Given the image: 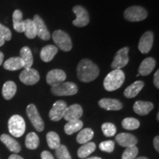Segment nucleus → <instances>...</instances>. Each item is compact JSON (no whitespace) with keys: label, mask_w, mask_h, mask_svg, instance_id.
Here are the masks:
<instances>
[{"label":"nucleus","mask_w":159,"mask_h":159,"mask_svg":"<svg viewBox=\"0 0 159 159\" xmlns=\"http://www.w3.org/2000/svg\"><path fill=\"white\" fill-rule=\"evenodd\" d=\"M72 11L76 15V19L72 21L73 25L78 27H83L89 25L90 18L87 10L80 5H76L73 7Z\"/></svg>","instance_id":"nucleus-8"},{"label":"nucleus","mask_w":159,"mask_h":159,"mask_svg":"<svg viewBox=\"0 0 159 159\" xmlns=\"http://www.w3.org/2000/svg\"><path fill=\"white\" fill-rule=\"evenodd\" d=\"M3 60H4V54L1 51H0V66L2 64Z\"/></svg>","instance_id":"nucleus-43"},{"label":"nucleus","mask_w":159,"mask_h":159,"mask_svg":"<svg viewBox=\"0 0 159 159\" xmlns=\"http://www.w3.org/2000/svg\"><path fill=\"white\" fill-rule=\"evenodd\" d=\"M55 155L57 159H71V157L69 154L68 149L65 145L61 144L55 150Z\"/></svg>","instance_id":"nucleus-36"},{"label":"nucleus","mask_w":159,"mask_h":159,"mask_svg":"<svg viewBox=\"0 0 159 159\" xmlns=\"http://www.w3.org/2000/svg\"><path fill=\"white\" fill-rule=\"evenodd\" d=\"M102 131L106 137H111L116 134V128L113 123L105 122L102 125Z\"/></svg>","instance_id":"nucleus-35"},{"label":"nucleus","mask_w":159,"mask_h":159,"mask_svg":"<svg viewBox=\"0 0 159 159\" xmlns=\"http://www.w3.org/2000/svg\"><path fill=\"white\" fill-rule=\"evenodd\" d=\"M153 144H154V148L156 150L158 151H159V136H157L154 138L153 140Z\"/></svg>","instance_id":"nucleus-41"},{"label":"nucleus","mask_w":159,"mask_h":159,"mask_svg":"<svg viewBox=\"0 0 159 159\" xmlns=\"http://www.w3.org/2000/svg\"><path fill=\"white\" fill-rule=\"evenodd\" d=\"M139 153V150L136 145L126 148L123 152L122 159H135Z\"/></svg>","instance_id":"nucleus-34"},{"label":"nucleus","mask_w":159,"mask_h":159,"mask_svg":"<svg viewBox=\"0 0 159 159\" xmlns=\"http://www.w3.org/2000/svg\"><path fill=\"white\" fill-rule=\"evenodd\" d=\"M116 141L119 145L125 148L134 146L138 143V139L133 134L127 133H121L116 136Z\"/></svg>","instance_id":"nucleus-16"},{"label":"nucleus","mask_w":159,"mask_h":159,"mask_svg":"<svg viewBox=\"0 0 159 159\" xmlns=\"http://www.w3.org/2000/svg\"><path fill=\"white\" fill-rule=\"evenodd\" d=\"M24 33L25 36L29 39H33L37 36L36 26L33 20L27 19L25 20V27Z\"/></svg>","instance_id":"nucleus-27"},{"label":"nucleus","mask_w":159,"mask_h":159,"mask_svg":"<svg viewBox=\"0 0 159 159\" xmlns=\"http://www.w3.org/2000/svg\"><path fill=\"white\" fill-rule=\"evenodd\" d=\"M67 108V105L64 101L58 100L56 101L52 105V108L49 111V118L53 122L60 121L63 117L66 108Z\"/></svg>","instance_id":"nucleus-11"},{"label":"nucleus","mask_w":159,"mask_h":159,"mask_svg":"<svg viewBox=\"0 0 159 159\" xmlns=\"http://www.w3.org/2000/svg\"><path fill=\"white\" fill-rule=\"evenodd\" d=\"M47 142L49 148L52 150H56L61 145V140L57 134L53 131L49 132L47 134Z\"/></svg>","instance_id":"nucleus-32"},{"label":"nucleus","mask_w":159,"mask_h":159,"mask_svg":"<svg viewBox=\"0 0 159 159\" xmlns=\"http://www.w3.org/2000/svg\"><path fill=\"white\" fill-rule=\"evenodd\" d=\"M52 37L55 44L62 51L69 52L72 48V42H71V38L66 32L57 30L54 31Z\"/></svg>","instance_id":"nucleus-4"},{"label":"nucleus","mask_w":159,"mask_h":159,"mask_svg":"<svg viewBox=\"0 0 159 159\" xmlns=\"http://www.w3.org/2000/svg\"><path fill=\"white\" fill-rule=\"evenodd\" d=\"M135 159H149V158H147V157L142 156V157H139V158H136Z\"/></svg>","instance_id":"nucleus-46"},{"label":"nucleus","mask_w":159,"mask_h":159,"mask_svg":"<svg viewBox=\"0 0 159 159\" xmlns=\"http://www.w3.org/2000/svg\"><path fill=\"white\" fill-rule=\"evenodd\" d=\"M25 145L30 150H35L39 145V138L34 132L30 133L25 139Z\"/></svg>","instance_id":"nucleus-31"},{"label":"nucleus","mask_w":159,"mask_h":159,"mask_svg":"<svg viewBox=\"0 0 159 159\" xmlns=\"http://www.w3.org/2000/svg\"><path fill=\"white\" fill-rule=\"evenodd\" d=\"M99 105L107 111H119L122 108V104L118 99L103 98L99 101Z\"/></svg>","instance_id":"nucleus-17"},{"label":"nucleus","mask_w":159,"mask_h":159,"mask_svg":"<svg viewBox=\"0 0 159 159\" xmlns=\"http://www.w3.org/2000/svg\"><path fill=\"white\" fill-rule=\"evenodd\" d=\"M0 35H2L5 39V41H9L12 38L11 30L1 23H0Z\"/></svg>","instance_id":"nucleus-38"},{"label":"nucleus","mask_w":159,"mask_h":159,"mask_svg":"<svg viewBox=\"0 0 159 159\" xmlns=\"http://www.w3.org/2000/svg\"><path fill=\"white\" fill-rule=\"evenodd\" d=\"M5 42V39H4V38L2 36V35H0V47L3 46Z\"/></svg>","instance_id":"nucleus-44"},{"label":"nucleus","mask_w":159,"mask_h":159,"mask_svg":"<svg viewBox=\"0 0 159 159\" xmlns=\"http://www.w3.org/2000/svg\"><path fill=\"white\" fill-rule=\"evenodd\" d=\"M124 16L128 21L136 22L146 19L148 17V12L141 6H132L125 10Z\"/></svg>","instance_id":"nucleus-6"},{"label":"nucleus","mask_w":159,"mask_h":159,"mask_svg":"<svg viewBox=\"0 0 159 159\" xmlns=\"http://www.w3.org/2000/svg\"><path fill=\"white\" fill-rule=\"evenodd\" d=\"M154 41V35L152 32L148 31L144 33L141 37L140 41H139L138 48L139 51L142 54H147L151 50Z\"/></svg>","instance_id":"nucleus-13"},{"label":"nucleus","mask_w":159,"mask_h":159,"mask_svg":"<svg viewBox=\"0 0 159 159\" xmlns=\"http://www.w3.org/2000/svg\"><path fill=\"white\" fill-rule=\"evenodd\" d=\"M8 130L12 136L16 138L22 136L26 130L25 121L19 115H13L8 121Z\"/></svg>","instance_id":"nucleus-3"},{"label":"nucleus","mask_w":159,"mask_h":159,"mask_svg":"<svg viewBox=\"0 0 159 159\" xmlns=\"http://www.w3.org/2000/svg\"><path fill=\"white\" fill-rule=\"evenodd\" d=\"M33 21L36 26L37 36H39L43 41H48L49 39H50V33L42 18L39 15H35L33 18Z\"/></svg>","instance_id":"nucleus-14"},{"label":"nucleus","mask_w":159,"mask_h":159,"mask_svg":"<svg viewBox=\"0 0 159 159\" xmlns=\"http://www.w3.org/2000/svg\"><path fill=\"white\" fill-rule=\"evenodd\" d=\"M158 116H159V114H158H158H157V120H159V118H158Z\"/></svg>","instance_id":"nucleus-47"},{"label":"nucleus","mask_w":159,"mask_h":159,"mask_svg":"<svg viewBox=\"0 0 159 159\" xmlns=\"http://www.w3.org/2000/svg\"><path fill=\"white\" fill-rule=\"evenodd\" d=\"M122 127L126 130H136L140 126V122L138 119L132 118V117H128V118H125L123 119L122 122Z\"/></svg>","instance_id":"nucleus-33"},{"label":"nucleus","mask_w":159,"mask_h":159,"mask_svg":"<svg viewBox=\"0 0 159 159\" xmlns=\"http://www.w3.org/2000/svg\"><path fill=\"white\" fill-rule=\"evenodd\" d=\"M19 79L21 83L27 85L36 84L40 80L39 71L35 69H25L19 75Z\"/></svg>","instance_id":"nucleus-10"},{"label":"nucleus","mask_w":159,"mask_h":159,"mask_svg":"<svg viewBox=\"0 0 159 159\" xmlns=\"http://www.w3.org/2000/svg\"><path fill=\"white\" fill-rule=\"evenodd\" d=\"M156 60L152 57H147L141 63L139 67V74L142 76H148L156 67Z\"/></svg>","instance_id":"nucleus-18"},{"label":"nucleus","mask_w":159,"mask_h":159,"mask_svg":"<svg viewBox=\"0 0 159 159\" xmlns=\"http://www.w3.org/2000/svg\"><path fill=\"white\" fill-rule=\"evenodd\" d=\"M4 69L9 71H16L24 68V63L20 57H12L3 63Z\"/></svg>","instance_id":"nucleus-23"},{"label":"nucleus","mask_w":159,"mask_h":159,"mask_svg":"<svg viewBox=\"0 0 159 159\" xmlns=\"http://www.w3.org/2000/svg\"><path fill=\"white\" fill-rule=\"evenodd\" d=\"M154 85L157 89H159V70H157L154 75Z\"/></svg>","instance_id":"nucleus-40"},{"label":"nucleus","mask_w":159,"mask_h":159,"mask_svg":"<svg viewBox=\"0 0 159 159\" xmlns=\"http://www.w3.org/2000/svg\"><path fill=\"white\" fill-rule=\"evenodd\" d=\"M58 52V49L55 45H47L41 49L40 57L43 62L48 63L54 58Z\"/></svg>","instance_id":"nucleus-19"},{"label":"nucleus","mask_w":159,"mask_h":159,"mask_svg":"<svg viewBox=\"0 0 159 159\" xmlns=\"http://www.w3.org/2000/svg\"><path fill=\"white\" fill-rule=\"evenodd\" d=\"M99 148L103 152H112L114 150L115 144L113 141L108 140L105 141V142H101L99 145Z\"/></svg>","instance_id":"nucleus-37"},{"label":"nucleus","mask_w":159,"mask_h":159,"mask_svg":"<svg viewBox=\"0 0 159 159\" xmlns=\"http://www.w3.org/2000/svg\"><path fill=\"white\" fill-rule=\"evenodd\" d=\"M144 83L143 81L138 80L134 82L133 84L129 85L128 88L125 89L124 91V95L127 98H134L139 94V93L144 88Z\"/></svg>","instance_id":"nucleus-22"},{"label":"nucleus","mask_w":159,"mask_h":159,"mask_svg":"<svg viewBox=\"0 0 159 159\" xmlns=\"http://www.w3.org/2000/svg\"><path fill=\"white\" fill-rule=\"evenodd\" d=\"M0 140L11 152L17 153V152H19L20 150H21V146H20L19 143L16 140H15L13 137L10 136L9 135H1Z\"/></svg>","instance_id":"nucleus-21"},{"label":"nucleus","mask_w":159,"mask_h":159,"mask_svg":"<svg viewBox=\"0 0 159 159\" xmlns=\"http://www.w3.org/2000/svg\"><path fill=\"white\" fill-rule=\"evenodd\" d=\"M85 159H102V158H99V157L94 156V157H91V158H85Z\"/></svg>","instance_id":"nucleus-45"},{"label":"nucleus","mask_w":159,"mask_h":159,"mask_svg":"<svg viewBox=\"0 0 159 159\" xmlns=\"http://www.w3.org/2000/svg\"><path fill=\"white\" fill-rule=\"evenodd\" d=\"M77 77L84 83L94 81L99 76V67L89 59H83L80 61L77 68Z\"/></svg>","instance_id":"nucleus-1"},{"label":"nucleus","mask_w":159,"mask_h":159,"mask_svg":"<svg viewBox=\"0 0 159 159\" xmlns=\"http://www.w3.org/2000/svg\"><path fill=\"white\" fill-rule=\"evenodd\" d=\"M27 114L28 118L35 130L41 132L44 129V123L42 118L40 116L39 111L34 104H30L27 107Z\"/></svg>","instance_id":"nucleus-7"},{"label":"nucleus","mask_w":159,"mask_h":159,"mask_svg":"<svg viewBox=\"0 0 159 159\" xmlns=\"http://www.w3.org/2000/svg\"><path fill=\"white\" fill-rule=\"evenodd\" d=\"M96 149V144L94 142H88L83 144L78 149L77 151V156L80 158H86L90 156L92 152H94Z\"/></svg>","instance_id":"nucleus-28"},{"label":"nucleus","mask_w":159,"mask_h":159,"mask_svg":"<svg viewBox=\"0 0 159 159\" xmlns=\"http://www.w3.org/2000/svg\"><path fill=\"white\" fill-rule=\"evenodd\" d=\"M125 80L124 71L121 69H114L109 72L103 81V85L106 91H114L123 85Z\"/></svg>","instance_id":"nucleus-2"},{"label":"nucleus","mask_w":159,"mask_h":159,"mask_svg":"<svg viewBox=\"0 0 159 159\" xmlns=\"http://www.w3.org/2000/svg\"><path fill=\"white\" fill-rule=\"evenodd\" d=\"M41 159H55L51 152H49V151L44 150L41 152Z\"/></svg>","instance_id":"nucleus-39"},{"label":"nucleus","mask_w":159,"mask_h":159,"mask_svg":"<svg viewBox=\"0 0 159 159\" xmlns=\"http://www.w3.org/2000/svg\"><path fill=\"white\" fill-rule=\"evenodd\" d=\"M51 91L56 96H72L77 94L78 88L74 83L66 82L52 86Z\"/></svg>","instance_id":"nucleus-5"},{"label":"nucleus","mask_w":159,"mask_h":159,"mask_svg":"<svg viewBox=\"0 0 159 159\" xmlns=\"http://www.w3.org/2000/svg\"><path fill=\"white\" fill-rule=\"evenodd\" d=\"M8 159H24V158H22V157L18 156V155H16V154H13L9 157Z\"/></svg>","instance_id":"nucleus-42"},{"label":"nucleus","mask_w":159,"mask_h":159,"mask_svg":"<svg viewBox=\"0 0 159 159\" xmlns=\"http://www.w3.org/2000/svg\"><path fill=\"white\" fill-rule=\"evenodd\" d=\"M128 47H123L120 49L115 55L114 61L111 63V68L114 69H121L128 64L129 62Z\"/></svg>","instance_id":"nucleus-9"},{"label":"nucleus","mask_w":159,"mask_h":159,"mask_svg":"<svg viewBox=\"0 0 159 159\" xmlns=\"http://www.w3.org/2000/svg\"><path fill=\"white\" fill-rule=\"evenodd\" d=\"M94 136V131L91 128H85L80 131L77 136V142L79 144H84L85 143L89 142Z\"/></svg>","instance_id":"nucleus-30"},{"label":"nucleus","mask_w":159,"mask_h":159,"mask_svg":"<svg viewBox=\"0 0 159 159\" xmlns=\"http://www.w3.org/2000/svg\"><path fill=\"white\" fill-rule=\"evenodd\" d=\"M17 91L16 85L13 81H7L2 87V96L7 100H10L15 96Z\"/></svg>","instance_id":"nucleus-25"},{"label":"nucleus","mask_w":159,"mask_h":159,"mask_svg":"<svg viewBox=\"0 0 159 159\" xmlns=\"http://www.w3.org/2000/svg\"><path fill=\"white\" fill-rule=\"evenodd\" d=\"M66 79V75L65 71L58 69L49 71L46 77L47 83L51 86H54V85L63 83Z\"/></svg>","instance_id":"nucleus-12"},{"label":"nucleus","mask_w":159,"mask_h":159,"mask_svg":"<svg viewBox=\"0 0 159 159\" xmlns=\"http://www.w3.org/2000/svg\"><path fill=\"white\" fill-rule=\"evenodd\" d=\"M83 108L80 105L78 104L71 105L66 108L63 118H64L67 122L71 120H77L83 116Z\"/></svg>","instance_id":"nucleus-15"},{"label":"nucleus","mask_w":159,"mask_h":159,"mask_svg":"<svg viewBox=\"0 0 159 159\" xmlns=\"http://www.w3.org/2000/svg\"><path fill=\"white\" fill-rule=\"evenodd\" d=\"M83 123L80 119L69 121L64 126V131L67 135H71L82 129Z\"/></svg>","instance_id":"nucleus-29"},{"label":"nucleus","mask_w":159,"mask_h":159,"mask_svg":"<svg viewBox=\"0 0 159 159\" xmlns=\"http://www.w3.org/2000/svg\"><path fill=\"white\" fill-rule=\"evenodd\" d=\"M153 108L154 105L152 102L145 101H136L134 105V112L141 116L148 115Z\"/></svg>","instance_id":"nucleus-20"},{"label":"nucleus","mask_w":159,"mask_h":159,"mask_svg":"<svg viewBox=\"0 0 159 159\" xmlns=\"http://www.w3.org/2000/svg\"><path fill=\"white\" fill-rule=\"evenodd\" d=\"M20 57L24 63V68H32L33 64V57L31 49L28 47H23L20 50Z\"/></svg>","instance_id":"nucleus-24"},{"label":"nucleus","mask_w":159,"mask_h":159,"mask_svg":"<svg viewBox=\"0 0 159 159\" xmlns=\"http://www.w3.org/2000/svg\"><path fill=\"white\" fill-rule=\"evenodd\" d=\"M13 28L18 33H24L25 21L23 20L22 12L20 10H15L13 13Z\"/></svg>","instance_id":"nucleus-26"}]
</instances>
